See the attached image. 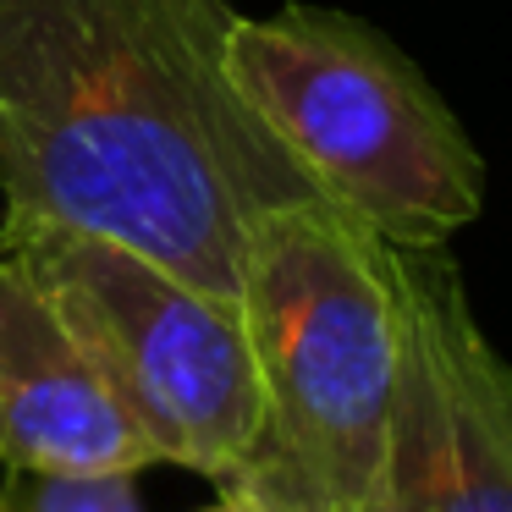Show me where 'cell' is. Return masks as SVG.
Masks as SVG:
<instances>
[{
    "instance_id": "9c48e42d",
    "label": "cell",
    "mask_w": 512,
    "mask_h": 512,
    "mask_svg": "<svg viewBox=\"0 0 512 512\" xmlns=\"http://www.w3.org/2000/svg\"><path fill=\"white\" fill-rule=\"evenodd\" d=\"M364 512H391V507H386V501H380V496H375V501H369V507H364Z\"/></svg>"
},
{
    "instance_id": "8992f818",
    "label": "cell",
    "mask_w": 512,
    "mask_h": 512,
    "mask_svg": "<svg viewBox=\"0 0 512 512\" xmlns=\"http://www.w3.org/2000/svg\"><path fill=\"white\" fill-rule=\"evenodd\" d=\"M0 468L105 479L160 468L34 281L0 254Z\"/></svg>"
},
{
    "instance_id": "6da1fadb",
    "label": "cell",
    "mask_w": 512,
    "mask_h": 512,
    "mask_svg": "<svg viewBox=\"0 0 512 512\" xmlns=\"http://www.w3.org/2000/svg\"><path fill=\"white\" fill-rule=\"evenodd\" d=\"M226 0H0V226L100 237L237 303L259 215L320 199L243 100Z\"/></svg>"
},
{
    "instance_id": "277c9868",
    "label": "cell",
    "mask_w": 512,
    "mask_h": 512,
    "mask_svg": "<svg viewBox=\"0 0 512 512\" xmlns=\"http://www.w3.org/2000/svg\"><path fill=\"white\" fill-rule=\"evenodd\" d=\"M0 254L50 303L160 463L232 485L265 430L243 309L100 237L0 226Z\"/></svg>"
},
{
    "instance_id": "7a4b0ae2",
    "label": "cell",
    "mask_w": 512,
    "mask_h": 512,
    "mask_svg": "<svg viewBox=\"0 0 512 512\" xmlns=\"http://www.w3.org/2000/svg\"><path fill=\"white\" fill-rule=\"evenodd\" d=\"M237 309L265 430L232 490L259 512H364L402 380L397 248L325 199L281 204L248 232Z\"/></svg>"
},
{
    "instance_id": "52a82bcc",
    "label": "cell",
    "mask_w": 512,
    "mask_h": 512,
    "mask_svg": "<svg viewBox=\"0 0 512 512\" xmlns=\"http://www.w3.org/2000/svg\"><path fill=\"white\" fill-rule=\"evenodd\" d=\"M0 512H138V490H133V474L61 479V474H17V468H6Z\"/></svg>"
},
{
    "instance_id": "ba28073f",
    "label": "cell",
    "mask_w": 512,
    "mask_h": 512,
    "mask_svg": "<svg viewBox=\"0 0 512 512\" xmlns=\"http://www.w3.org/2000/svg\"><path fill=\"white\" fill-rule=\"evenodd\" d=\"M199 512H259L254 501L243 496V490H232V485H221V496L210 501V507H199Z\"/></svg>"
},
{
    "instance_id": "3957f363",
    "label": "cell",
    "mask_w": 512,
    "mask_h": 512,
    "mask_svg": "<svg viewBox=\"0 0 512 512\" xmlns=\"http://www.w3.org/2000/svg\"><path fill=\"white\" fill-rule=\"evenodd\" d=\"M226 67L314 193L380 243L446 248L479 221L474 138L380 28L331 6L237 17Z\"/></svg>"
},
{
    "instance_id": "5b68a950",
    "label": "cell",
    "mask_w": 512,
    "mask_h": 512,
    "mask_svg": "<svg viewBox=\"0 0 512 512\" xmlns=\"http://www.w3.org/2000/svg\"><path fill=\"white\" fill-rule=\"evenodd\" d=\"M402 380L380 501L391 512H512V364L479 331L446 248H397Z\"/></svg>"
}]
</instances>
